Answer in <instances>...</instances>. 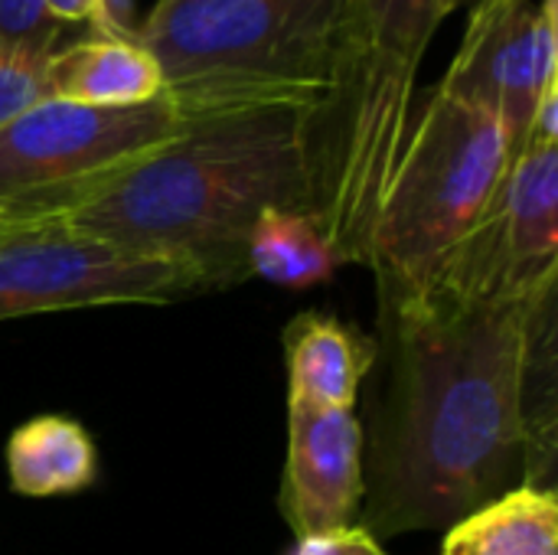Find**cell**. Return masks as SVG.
Returning <instances> with one entry per match:
<instances>
[{
  "mask_svg": "<svg viewBox=\"0 0 558 555\" xmlns=\"http://www.w3.org/2000/svg\"><path fill=\"white\" fill-rule=\"evenodd\" d=\"M438 3V13L441 16H451L454 10H461V7H471L474 0H435Z\"/></svg>",
  "mask_w": 558,
  "mask_h": 555,
  "instance_id": "cell-21",
  "label": "cell"
},
{
  "mask_svg": "<svg viewBox=\"0 0 558 555\" xmlns=\"http://www.w3.org/2000/svg\"><path fill=\"white\" fill-rule=\"evenodd\" d=\"M291 555H386V550L363 527H347L320 536H301Z\"/></svg>",
  "mask_w": 558,
  "mask_h": 555,
  "instance_id": "cell-18",
  "label": "cell"
},
{
  "mask_svg": "<svg viewBox=\"0 0 558 555\" xmlns=\"http://www.w3.org/2000/svg\"><path fill=\"white\" fill-rule=\"evenodd\" d=\"M556 291L504 288L379 311L373 448L360 523L386 540L454 527L517 487L556 451Z\"/></svg>",
  "mask_w": 558,
  "mask_h": 555,
  "instance_id": "cell-1",
  "label": "cell"
},
{
  "mask_svg": "<svg viewBox=\"0 0 558 555\" xmlns=\"http://www.w3.org/2000/svg\"><path fill=\"white\" fill-rule=\"evenodd\" d=\"M95 442L65 415H36L7 442L10 487L23 497L78 494L95 481Z\"/></svg>",
  "mask_w": 558,
  "mask_h": 555,
  "instance_id": "cell-13",
  "label": "cell"
},
{
  "mask_svg": "<svg viewBox=\"0 0 558 555\" xmlns=\"http://www.w3.org/2000/svg\"><path fill=\"white\" fill-rule=\"evenodd\" d=\"M65 26H59L43 0H0V49L52 56L62 46Z\"/></svg>",
  "mask_w": 558,
  "mask_h": 555,
  "instance_id": "cell-16",
  "label": "cell"
},
{
  "mask_svg": "<svg viewBox=\"0 0 558 555\" xmlns=\"http://www.w3.org/2000/svg\"><path fill=\"white\" fill-rule=\"evenodd\" d=\"M49 98L88 108H134L163 95V72L137 39L88 33L46 62Z\"/></svg>",
  "mask_w": 558,
  "mask_h": 555,
  "instance_id": "cell-11",
  "label": "cell"
},
{
  "mask_svg": "<svg viewBox=\"0 0 558 555\" xmlns=\"http://www.w3.org/2000/svg\"><path fill=\"white\" fill-rule=\"evenodd\" d=\"M500 255L510 288L558 281V144H526L500 190Z\"/></svg>",
  "mask_w": 558,
  "mask_h": 555,
  "instance_id": "cell-10",
  "label": "cell"
},
{
  "mask_svg": "<svg viewBox=\"0 0 558 555\" xmlns=\"http://www.w3.org/2000/svg\"><path fill=\"white\" fill-rule=\"evenodd\" d=\"M500 121L438 88L412 114L409 141L379 206L366 268L379 311L425 298L494 209L513 164Z\"/></svg>",
  "mask_w": 558,
  "mask_h": 555,
  "instance_id": "cell-5",
  "label": "cell"
},
{
  "mask_svg": "<svg viewBox=\"0 0 558 555\" xmlns=\"http://www.w3.org/2000/svg\"><path fill=\"white\" fill-rule=\"evenodd\" d=\"M363 455V425L353 409L288 402V461L278 504L298 540L356 527Z\"/></svg>",
  "mask_w": 558,
  "mask_h": 555,
  "instance_id": "cell-9",
  "label": "cell"
},
{
  "mask_svg": "<svg viewBox=\"0 0 558 555\" xmlns=\"http://www.w3.org/2000/svg\"><path fill=\"white\" fill-rule=\"evenodd\" d=\"M435 88L494 114L520 154L539 101L558 92V0H474Z\"/></svg>",
  "mask_w": 558,
  "mask_h": 555,
  "instance_id": "cell-8",
  "label": "cell"
},
{
  "mask_svg": "<svg viewBox=\"0 0 558 555\" xmlns=\"http://www.w3.org/2000/svg\"><path fill=\"white\" fill-rule=\"evenodd\" d=\"M46 62L49 56L0 49V128L49 98Z\"/></svg>",
  "mask_w": 558,
  "mask_h": 555,
  "instance_id": "cell-17",
  "label": "cell"
},
{
  "mask_svg": "<svg viewBox=\"0 0 558 555\" xmlns=\"http://www.w3.org/2000/svg\"><path fill=\"white\" fill-rule=\"evenodd\" d=\"M203 291L170 262L108 245L56 216H0V321L105 307L170 304Z\"/></svg>",
  "mask_w": 558,
  "mask_h": 555,
  "instance_id": "cell-7",
  "label": "cell"
},
{
  "mask_svg": "<svg viewBox=\"0 0 558 555\" xmlns=\"http://www.w3.org/2000/svg\"><path fill=\"white\" fill-rule=\"evenodd\" d=\"M435 0H337L327 85L304 118V213L340 265H366L379 206L415 114L422 59L441 26Z\"/></svg>",
  "mask_w": 558,
  "mask_h": 555,
  "instance_id": "cell-3",
  "label": "cell"
},
{
  "mask_svg": "<svg viewBox=\"0 0 558 555\" xmlns=\"http://www.w3.org/2000/svg\"><path fill=\"white\" fill-rule=\"evenodd\" d=\"M262 105L190 121L173 141L49 213L108 245L186 268L203 291L242 285L252 226L307 206L304 118Z\"/></svg>",
  "mask_w": 558,
  "mask_h": 555,
  "instance_id": "cell-2",
  "label": "cell"
},
{
  "mask_svg": "<svg viewBox=\"0 0 558 555\" xmlns=\"http://www.w3.org/2000/svg\"><path fill=\"white\" fill-rule=\"evenodd\" d=\"M373 363L376 340L337 317L301 314L284 327L288 402L353 409Z\"/></svg>",
  "mask_w": 558,
  "mask_h": 555,
  "instance_id": "cell-12",
  "label": "cell"
},
{
  "mask_svg": "<svg viewBox=\"0 0 558 555\" xmlns=\"http://www.w3.org/2000/svg\"><path fill=\"white\" fill-rule=\"evenodd\" d=\"M248 275L278 288H311L327 281L340 258L320 226L298 209H268L258 216L245 249Z\"/></svg>",
  "mask_w": 558,
  "mask_h": 555,
  "instance_id": "cell-15",
  "label": "cell"
},
{
  "mask_svg": "<svg viewBox=\"0 0 558 555\" xmlns=\"http://www.w3.org/2000/svg\"><path fill=\"white\" fill-rule=\"evenodd\" d=\"M43 3H46V13H49L59 26H69V23H92L95 7H98V0H43Z\"/></svg>",
  "mask_w": 558,
  "mask_h": 555,
  "instance_id": "cell-20",
  "label": "cell"
},
{
  "mask_svg": "<svg viewBox=\"0 0 558 555\" xmlns=\"http://www.w3.org/2000/svg\"><path fill=\"white\" fill-rule=\"evenodd\" d=\"M337 0H157L137 43L163 72V95L186 118L298 105L327 85Z\"/></svg>",
  "mask_w": 558,
  "mask_h": 555,
  "instance_id": "cell-4",
  "label": "cell"
},
{
  "mask_svg": "<svg viewBox=\"0 0 558 555\" xmlns=\"http://www.w3.org/2000/svg\"><path fill=\"white\" fill-rule=\"evenodd\" d=\"M137 10L134 0H98L95 16H92V29L101 36H114V39H137Z\"/></svg>",
  "mask_w": 558,
  "mask_h": 555,
  "instance_id": "cell-19",
  "label": "cell"
},
{
  "mask_svg": "<svg viewBox=\"0 0 558 555\" xmlns=\"http://www.w3.org/2000/svg\"><path fill=\"white\" fill-rule=\"evenodd\" d=\"M441 555H558L556 491H507L448 527Z\"/></svg>",
  "mask_w": 558,
  "mask_h": 555,
  "instance_id": "cell-14",
  "label": "cell"
},
{
  "mask_svg": "<svg viewBox=\"0 0 558 555\" xmlns=\"http://www.w3.org/2000/svg\"><path fill=\"white\" fill-rule=\"evenodd\" d=\"M186 124L167 95L134 108L46 98L0 128V216H49Z\"/></svg>",
  "mask_w": 558,
  "mask_h": 555,
  "instance_id": "cell-6",
  "label": "cell"
}]
</instances>
